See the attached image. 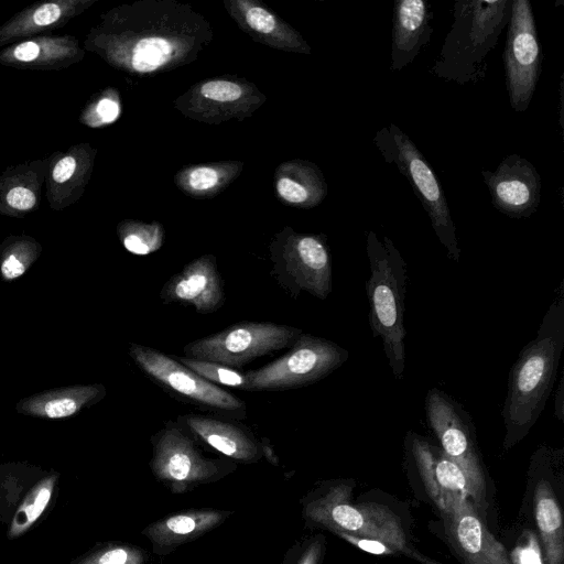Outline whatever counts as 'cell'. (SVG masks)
I'll list each match as a JSON object with an SVG mask.
<instances>
[{
    "instance_id": "1",
    "label": "cell",
    "mask_w": 564,
    "mask_h": 564,
    "mask_svg": "<svg viewBox=\"0 0 564 564\" xmlns=\"http://www.w3.org/2000/svg\"><path fill=\"white\" fill-rule=\"evenodd\" d=\"M213 37L208 19L191 4L138 0L104 12L83 45L118 70L152 76L195 62Z\"/></svg>"
},
{
    "instance_id": "2",
    "label": "cell",
    "mask_w": 564,
    "mask_h": 564,
    "mask_svg": "<svg viewBox=\"0 0 564 564\" xmlns=\"http://www.w3.org/2000/svg\"><path fill=\"white\" fill-rule=\"evenodd\" d=\"M563 348L564 280H561L536 337L523 347L509 372L501 410L506 447L521 441L539 420L553 389Z\"/></svg>"
},
{
    "instance_id": "3",
    "label": "cell",
    "mask_w": 564,
    "mask_h": 564,
    "mask_svg": "<svg viewBox=\"0 0 564 564\" xmlns=\"http://www.w3.org/2000/svg\"><path fill=\"white\" fill-rule=\"evenodd\" d=\"M511 0H458L454 22L430 72L459 85L486 77L487 57L508 24Z\"/></svg>"
},
{
    "instance_id": "4",
    "label": "cell",
    "mask_w": 564,
    "mask_h": 564,
    "mask_svg": "<svg viewBox=\"0 0 564 564\" xmlns=\"http://www.w3.org/2000/svg\"><path fill=\"white\" fill-rule=\"evenodd\" d=\"M366 250L370 265L366 282L369 325L372 336L382 340L393 377L400 380L405 370L406 262L388 236L380 239L375 231L367 235Z\"/></svg>"
},
{
    "instance_id": "5",
    "label": "cell",
    "mask_w": 564,
    "mask_h": 564,
    "mask_svg": "<svg viewBox=\"0 0 564 564\" xmlns=\"http://www.w3.org/2000/svg\"><path fill=\"white\" fill-rule=\"evenodd\" d=\"M352 486L344 481L324 482L301 499L302 517L307 527L333 533L380 540L409 556V546L400 519L387 507L377 503H354Z\"/></svg>"
},
{
    "instance_id": "6",
    "label": "cell",
    "mask_w": 564,
    "mask_h": 564,
    "mask_svg": "<svg viewBox=\"0 0 564 564\" xmlns=\"http://www.w3.org/2000/svg\"><path fill=\"white\" fill-rule=\"evenodd\" d=\"M373 143L384 161L393 164L408 180L448 258L458 262L460 248L451 209L442 185L425 156L409 135L393 123L378 130Z\"/></svg>"
},
{
    "instance_id": "7",
    "label": "cell",
    "mask_w": 564,
    "mask_h": 564,
    "mask_svg": "<svg viewBox=\"0 0 564 564\" xmlns=\"http://www.w3.org/2000/svg\"><path fill=\"white\" fill-rule=\"evenodd\" d=\"M151 473L173 494L182 495L217 482L237 469V463L231 459L204 455L176 421H166L151 436Z\"/></svg>"
},
{
    "instance_id": "8",
    "label": "cell",
    "mask_w": 564,
    "mask_h": 564,
    "mask_svg": "<svg viewBox=\"0 0 564 564\" xmlns=\"http://www.w3.org/2000/svg\"><path fill=\"white\" fill-rule=\"evenodd\" d=\"M271 274L293 299L301 292L325 300L332 292V257L326 236L300 234L290 227L278 232L269 247Z\"/></svg>"
},
{
    "instance_id": "9",
    "label": "cell",
    "mask_w": 564,
    "mask_h": 564,
    "mask_svg": "<svg viewBox=\"0 0 564 564\" xmlns=\"http://www.w3.org/2000/svg\"><path fill=\"white\" fill-rule=\"evenodd\" d=\"M290 350L273 361L245 372L243 391H284L312 384L330 375L347 359L348 351L338 344L302 333Z\"/></svg>"
},
{
    "instance_id": "10",
    "label": "cell",
    "mask_w": 564,
    "mask_h": 564,
    "mask_svg": "<svg viewBox=\"0 0 564 564\" xmlns=\"http://www.w3.org/2000/svg\"><path fill=\"white\" fill-rule=\"evenodd\" d=\"M129 355L150 380L181 402L234 420L245 417L242 399L203 379L173 356L135 343L130 344Z\"/></svg>"
},
{
    "instance_id": "11",
    "label": "cell",
    "mask_w": 564,
    "mask_h": 564,
    "mask_svg": "<svg viewBox=\"0 0 564 564\" xmlns=\"http://www.w3.org/2000/svg\"><path fill=\"white\" fill-rule=\"evenodd\" d=\"M302 329L272 322L243 321L183 348L185 357L214 361L235 369L257 358L290 347Z\"/></svg>"
},
{
    "instance_id": "12",
    "label": "cell",
    "mask_w": 564,
    "mask_h": 564,
    "mask_svg": "<svg viewBox=\"0 0 564 564\" xmlns=\"http://www.w3.org/2000/svg\"><path fill=\"white\" fill-rule=\"evenodd\" d=\"M425 415L440 442V448L465 473L470 484L471 499L484 516L486 481L468 413L451 395L432 388L425 397Z\"/></svg>"
},
{
    "instance_id": "13",
    "label": "cell",
    "mask_w": 564,
    "mask_h": 564,
    "mask_svg": "<svg viewBox=\"0 0 564 564\" xmlns=\"http://www.w3.org/2000/svg\"><path fill=\"white\" fill-rule=\"evenodd\" d=\"M542 51L529 0H512L503 52L506 84L511 108L524 112L535 91Z\"/></svg>"
},
{
    "instance_id": "14",
    "label": "cell",
    "mask_w": 564,
    "mask_h": 564,
    "mask_svg": "<svg viewBox=\"0 0 564 564\" xmlns=\"http://www.w3.org/2000/svg\"><path fill=\"white\" fill-rule=\"evenodd\" d=\"M265 101L267 96L252 82L223 76L195 83L173 101V107L192 120L220 124L251 117Z\"/></svg>"
},
{
    "instance_id": "15",
    "label": "cell",
    "mask_w": 564,
    "mask_h": 564,
    "mask_svg": "<svg viewBox=\"0 0 564 564\" xmlns=\"http://www.w3.org/2000/svg\"><path fill=\"white\" fill-rule=\"evenodd\" d=\"M492 205L510 218H528L541 200V177L534 165L519 154L506 156L495 171L482 170Z\"/></svg>"
},
{
    "instance_id": "16",
    "label": "cell",
    "mask_w": 564,
    "mask_h": 564,
    "mask_svg": "<svg viewBox=\"0 0 564 564\" xmlns=\"http://www.w3.org/2000/svg\"><path fill=\"white\" fill-rule=\"evenodd\" d=\"M176 423L200 446L235 463L254 464L262 457L260 440L240 422L217 414L187 413Z\"/></svg>"
},
{
    "instance_id": "17",
    "label": "cell",
    "mask_w": 564,
    "mask_h": 564,
    "mask_svg": "<svg viewBox=\"0 0 564 564\" xmlns=\"http://www.w3.org/2000/svg\"><path fill=\"white\" fill-rule=\"evenodd\" d=\"M405 442L425 489L441 512L457 500L473 497L463 469L438 446L414 432H408Z\"/></svg>"
},
{
    "instance_id": "18",
    "label": "cell",
    "mask_w": 564,
    "mask_h": 564,
    "mask_svg": "<svg viewBox=\"0 0 564 564\" xmlns=\"http://www.w3.org/2000/svg\"><path fill=\"white\" fill-rule=\"evenodd\" d=\"M159 295L164 303L192 306L199 314L218 311L226 294L216 258L203 254L192 260L163 284Z\"/></svg>"
},
{
    "instance_id": "19",
    "label": "cell",
    "mask_w": 564,
    "mask_h": 564,
    "mask_svg": "<svg viewBox=\"0 0 564 564\" xmlns=\"http://www.w3.org/2000/svg\"><path fill=\"white\" fill-rule=\"evenodd\" d=\"M442 514L448 540L465 564H512L469 499L455 501Z\"/></svg>"
},
{
    "instance_id": "20",
    "label": "cell",
    "mask_w": 564,
    "mask_h": 564,
    "mask_svg": "<svg viewBox=\"0 0 564 564\" xmlns=\"http://www.w3.org/2000/svg\"><path fill=\"white\" fill-rule=\"evenodd\" d=\"M97 150L80 142L47 156L45 196L56 212L75 204L84 194L91 177Z\"/></svg>"
},
{
    "instance_id": "21",
    "label": "cell",
    "mask_w": 564,
    "mask_h": 564,
    "mask_svg": "<svg viewBox=\"0 0 564 564\" xmlns=\"http://www.w3.org/2000/svg\"><path fill=\"white\" fill-rule=\"evenodd\" d=\"M238 28L254 42L288 53L311 54L302 34L257 0H224Z\"/></svg>"
},
{
    "instance_id": "22",
    "label": "cell",
    "mask_w": 564,
    "mask_h": 564,
    "mask_svg": "<svg viewBox=\"0 0 564 564\" xmlns=\"http://www.w3.org/2000/svg\"><path fill=\"white\" fill-rule=\"evenodd\" d=\"M232 510L193 508L170 513L141 530L156 556H167L182 545L202 538L226 522Z\"/></svg>"
},
{
    "instance_id": "23",
    "label": "cell",
    "mask_w": 564,
    "mask_h": 564,
    "mask_svg": "<svg viewBox=\"0 0 564 564\" xmlns=\"http://www.w3.org/2000/svg\"><path fill=\"white\" fill-rule=\"evenodd\" d=\"M86 51L77 37L39 35L0 51V65L28 70H62L83 61Z\"/></svg>"
},
{
    "instance_id": "24",
    "label": "cell",
    "mask_w": 564,
    "mask_h": 564,
    "mask_svg": "<svg viewBox=\"0 0 564 564\" xmlns=\"http://www.w3.org/2000/svg\"><path fill=\"white\" fill-rule=\"evenodd\" d=\"M97 0H48L34 2L0 25V46L44 35L61 29Z\"/></svg>"
},
{
    "instance_id": "25",
    "label": "cell",
    "mask_w": 564,
    "mask_h": 564,
    "mask_svg": "<svg viewBox=\"0 0 564 564\" xmlns=\"http://www.w3.org/2000/svg\"><path fill=\"white\" fill-rule=\"evenodd\" d=\"M433 11L424 0H398L393 3L391 65L399 72L414 62L432 36Z\"/></svg>"
},
{
    "instance_id": "26",
    "label": "cell",
    "mask_w": 564,
    "mask_h": 564,
    "mask_svg": "<svg viewBox=\"0 0 564 564\" xmlns=\"http://www.w3.org/2000/svg\"><path fill=\"white\" fill-rule=\"evenodd\" d=\"M47 162V158L26 161L0 174V215L24 217L37 209Z\"/></svg>"
},
{
    "instance_id": "27",
    "label": "cell",
    "mask_w": 564,
    "mask_h": 564,
    "mask_svg": "<svg viewBox=\"0 0 564 564\" xmlns=\"http://www.w3.org/2000/svg\"><path fill=\"white\" fill-rule=\"evenodd\" d=\"M276 197L285 205L313 208L327 195V183L319 167L307 160L281 163L274 172Z\"/></svg>"
},
{
    "instance_id": "28",
    "label": "cell",
    "mask_w": 564,
    "mask_h": 564,
    "mask_svg": "<svg viewBox=\"0 0 564 564\" xmlns=\"http://www.w3.org/2000/svg\"><path fill=\"white\" fill-rule=\"evenodd\" d=\"M106 394L102 384H76L43 391L21 400L17 411L40 419L57 420L73 416L100 401Z\"/></svg>"
},
{
    "instance_id": "29",
    "label": "cell",
    "mask_w": 564,
    "mask_h": 564,
    "mask_svg": "<svg viewBox=\"0 0 564 564\" xmlns=\"http://www.w3.org/2000/svg\"><path fill=\"white\" fill-rule=\"evenodd\" d=\"M242 170L243 163L238 160L191 164L176 172L174 183L186 196L206 199L225 191Z\"/></svg>"
},
{
    "instance_id": "30",
    "label": "cell",
    "mask_w": 564,
    "mask_h": 564,
    "mask_svg": "<svg viewBox=\"0 0 564 564\" xmlns=\"http://www.w3.org/2000/svg\"><path fill=\"white\" fill-rule=\"evenodd\" d=\"M535 521L545 551L546 564H563L564 530L562 511L547 480L541 479L534 492Z\"/></svg>"
},
{
    "instance_id": "31",
    "label": "cell",
    "mask_w": 564,
    "mask_h": 564,
    "mask_svg": "<svg viewBox=\"0 0 564 564\" xmlns=\"http://www.w3.org/2000/svg\"><path fill=\"white\" fill-rule=\"evenodd\" d=\"M57 479V474H51L29 490L11 519L7 533L9 539L22 535L40 519L52 499Z\"/></svg>"
},
{
    "instance_id": "32",
    "label": "cell",
    "mask_w": 564,
    "mask_h": 564,
    "mask_svg": "<svg viewBox=\"0 0 564 564\" xmlns=\"http://www.w3.org/2000/svg\"><path fill=\"white\" fill-rule=\"evenodd\" d=\"M42 252L32 237L10 236L0 246V276L12 281L23 275Z\"/></svg>"
},
{
    "instance_id": "33",
    "label": "cell",
    "mask_w": 564,
    "mask_h": 564,
    "mask_svg": "<svg viewBox=\"0 0 564 564\" xmlns=\"http://www.w3.org/2000/svg\"><path fill=\"white\" fill-rule=\"evenodd\" d=\"M117 234L124 249L137 256L158 251L165 239V230L158 221L124 219L118 224Z\"/></svg>"
},
{
    "instance_id": "34",
    "label": "cell",
    "mask_w": 564,
    "mask_h": 564,
    "mask_svg": "<svg viewBox=\"0 0 564 564\" xmlns=\"http://www.w3.org/2000/svg\"><path fill=\"white\" fill-rule=\"evenodd\" d=\"M121 115L119 91L107 87L94 94L79 113V121L89 128H102L118 120Z\"/></svg>"
},
{
    "instance_id": "35",
    "label": "cell",
    "mask_w": 564,
    "mask_h": 564,
    "mask_svg": "<svg viewBox=\"0 0 564 564\" xmlns=\"http://www.w3.org/2000/svg\"><path fill=\"white\" fill-rule=\"evenodd\" d=\"M149 552L135 544L108 542L94 547L72 564H149Z\"/></svg>"
},
{
    "instance_id": "36",
    "label": "cell",
    "mask_w": 564,
    "mask_h": 564,
    "mask_svg": "<svg viewBox=\"0 0 564 564\" xmlns=\"http://www.w3.org/2000/svg\"><path fill=\"white\" fill-rule=\"evenodd\" d=\"M173 357L199 377L216 386L221 384L241 390H243L246 386V375L238 369L218 362L194 359L185 356Z\"/></svg>"
},
{
    "instance_id": "37",
    "label": "cell",
    "mask_w": 564,
    "mask_h": 564,
    "mask_svg": "<svg viewBox=\"0 0 564 564\" xmlns=\"http://www.w3.org/2000/svg\"><path fill=\"white\" fill-rule=\"evenodd\" d=\"M324 550L325 540L323 535L308 536L288 550L282 564H321Z\"/></svg>"
},
{
    "instance_id": "38",
    "label": "cell",
    "mask_w": 564,
    "mask_h": 564,
    "mask_svg": "<svg viewBox=\"0 0 564 564\" xmlns=\"http://www.w3.org/2000/svg\"><path fill=\"white\" fill-rule=\"evenodd\" d=\"M524 542L517 545L511 554L512 564H543L538 539L533 532H527Z\"/></svg>"
},
{
    "instance_id": "39",
    "label": "cell",
    "mask_w": 564,
    "mask_h": 564,
    "mask_svg": "<svg viewBox=\"0 0 564 564\" xmlns=\"http://www.w3.org/2000/svg\"><path fill=\"white\" fill-rule=\"evenodd\" d=\"M334 533L360 550L375 555H393L399 553L397 547L380 540L361 538L341 531H336Z\"/></svg>"
},
{
    "instance_id": "40",
    "label": "cell",
    "mask_w": 564,
    "mask_h": 564,
    "mask_svg": "<svg viewBox=\"0 0 564 564\" xmlns=\"http://www.w3.org/2000/svg\"><path fill=\"white\" fill-rule=\"evenodd\" d=\"M554 415L560 422L564 419V376L561 377L556 391L554 403Z\"/></svg>"
},
{
    "instance_id": "41",
    "label": "cell",
    "mask_w": 564,
    "mask_h": 564,
    "mask_svg": "<svg viewBox=\"0 0 564 564\" xmlns=\"http://www.w3.org/2000/svg\"><path fill=\"white\" fill-rule=\"evenodd\" d=\"M260 444H261L262 457L265 458L273 466H278L279 457L275 454L273 446L270 443V440L262 436V437H260Z\"/></svg>"
}]
</instances>
